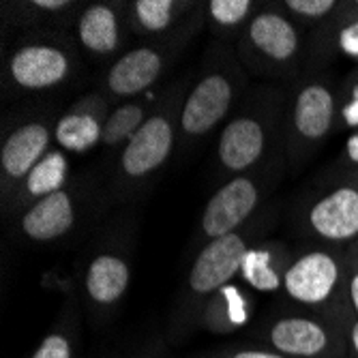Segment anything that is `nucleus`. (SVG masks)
<instances>
[{
	"instance_id": "obj_1",
	"label": "nucleus",
	"mask_w": 358,
	"mask_h": 358,
	"mask_svg": "<svg viewBox=\"0 0 358 358\" xmlns=\"http://www.w3.org/2000/svg\"><path fill=\"white\" fill-rule=\"evenodd\" d=\"M193 80L195 73L189 69L166 84L150 118L110 161L103 176V193L110 210L127 208L142 200L168 168L178 150L180 112Z\"/></svg>"
},
{
	"instance_id": "obj_2",
	"label": "nucleus",
	"mask_w": 358,
	"mask_h": 358,
	"mask_svg": "<svg viewBox=\"0 0 358 358\" xmlns=\"http://www.w3.org/2000/svg\"><path fill=\"white\" fill-rule=\"evenodd\" d=\"M279 215L281 204L273 200L241 230L215 238L198 249L170 311V343H185L200 331V317L206 303L221 287L238 279L245 253L253 243L271 236Z\"/></svg>"
},
{
	"instance_id": "obj_3",
	"label": "nucleus",
	"mask_w": 358,
	"mask_h": 358,
	"mask_svg": "<svg viewBox=\"0 0 358 358\" xmlns=\"http://www.w3.org/2000/svg\"><path fill=\"white\" fill-rule=\"evenodd\" d=\"M232 43L210 39L204 48L202 67L195 76L180 112L178 159L198 150L227 122L251 86Z\"/></svg>"
},
{
	"instance_id": "obj_4",
	"label": "nucleus",
	"mask_w": 358,
	"mask_h": 358,
	"mask_svg": "<svg viewBox=\"0 0 358 358\" xmlns=\"http://www.w3.org/2000/svg\"><path fill=\"white\" fill-rule=\"evenodd\" d=\"M287 84L253 82L221 127L215 142V170L221 180L255 170L281 148Z\"/></svg>"
},
{
	"instance_id": "obj_5",
	"label": "nucleus",
	"mask_w": 358,
	"mask_h": 358,
	"mask_svg": "<svg viewBox=\"0 0 358 358\" xmlns=\"http://www.w3.org/2000/svg\"><path fill=\"white\" fill-rule=\"evenodd\" d=\"M3 58L7 101L58 92L84 73V56L71 30L24 32L5 43Z\"/></svg>"
},
{
	"instance_id": "obj_6",
	"label": "nucleus",
	"mask_w": 358,
	"mask_h": 358,
	"mask_svg": "<svg viewBox=\"0 0 358 358\" xmlns=\"http://www.w3.org/2000/svg\"><path fill=\"white\" fill-rule=\"evenodd\" d=\"M251 82L294 84L309 62V32L292 20L281 3H262L234 43Z\"/></svg>"
},
{
	"instance_id": "obj_7",
	"label": "nucleus",
	"mask_w": 358,
	"mask_h": 358,
	"mask_svg": "<svg viewBox=\"0 0 358 358\" xmlns=\"http://www.w3.org/2000/svg\"><path fill=\"white\" fill-rule=\"evenodd\" d=\"M339 82L329 71H305L287 88L281 148L292 174H301L339 129Z\"/></svg>"
},
{
	"instance_id": "obj_8",
	"label": "nucleus",
	"mask_w": 358,
	"mask_h": 358,
	"mask_svg": "<svg viewBox=\"0 0 358 358\" xmlns=\"http://www.w3.org/2000/svg\"><path fill=\"white\" fill-rule=\"evenodd\" d=\"M136 221L131 210L110 219L88 245L82 275L80 299L94 324L108 322L122 305L134 277Z\"/></svg>"
},
{
	"instance_id": "obj_9",
	"label": "nucleus",
	"mask_w": 358,
	"mask_h": 358,
	"mask_svg": "<svg viewBox=\"0 0 358 358\" xmlns=\"http://www.w3.org/2000/svg\"><path fill=\"white\" fill-rule=\"evenodd\" d=\"M281 296L289 305L352 327L356 315L348 294L345 247L313 241L294 245L283 277Z\"/></svg>"
},
{
	"instance_id": "obj_10",
	"label": "nucleus",
	"mask_w": 358,
	"mask_h": 358,
	"mask_svg": "<svg viewBox=\"0 0 358 358\" xmlns=\"http://www.w3.org/2000/svg\"><path fill=\"white\" fill-rule=\"evenodd\" d=\"M206 28V9L200 3L185 26H180L172 35L155 41H138L129 48L118 60L101 73L99 90L116 106L136 96L155 92L168 73L178 64L187 48L195 37Z\"/></svg>"
},
{
	"instance_id": "obj_11",
	"label": "nucleus",
	"mask_w": 358,
	"mask_h": 358,
	"mask_svg": "<svg viewBox=\"0 0 358 358\" xmlns=\"http://www.w3.org/2000/svg\"><path fill=\"white\" fill-rule=\"evenodd\" d=\"M108 210L103 178L80 174L64 189L13 217L11 230L26 245L54 247L73 238L86 223Z\"/></svg>"
},
{
	"instance_id": "obj_12",
	"label": "nucleus",
	"mask_w": 358,
	"mask_h": 358,
	"mask_svg": "<svg viewBox=\"0 0 358 358\" xmlns=\"http://www.w3.org/2000/svg\"><path fill=\"white\" fill-rule=\"evenodd\" d=\"M287 172V159L283 150H279L259 168L221 180L198 221V238L202 245L232 234L255 219L257 213L271 202V195Z\"/></svg>"
},
{
	"instance_id": "obj_13",
	"label": "nucleus",
	"mask_w": 358,
	"mask_h": 358,
	"mask_svg": "<svg viewBox=\"0 0 358 358\" xmlns=\"http://www.w3.org/2000/svg\"><path fill=\"white\" fill-rule=\"evenodd\" d=\"M247 333L287 358H348L350 327L289 303L259 317Z\"/></svg>"
},
{
	"instance_id": "obj_14",
	"label": "nucleus",
	"mask_w": 358,
	"mask_h": 358,
	"mask_svg": "<svg viewBox=\"0 0 358 358\" xmlns=\"http://www.w3.org/2000/svg\"><path fill=\"white\" fill-rule=\"evenodd\" d=\"M296 227L305 241L348 247L358 241V174L339 176L305 193L296 208Z\"/></svg>"
},
{
	"instance_id": "obj_15",
	"label": "nucleus",
	"mask_w": 358,
	"mask_h": 358,
	"mask_svg": "<svg viewBox=\"0 0 358 358\" xmlns=\"http://www.w3.org/2000/svg\"><path fill=\"white\" fill-rule=\"evenodd\" d=\"M54 106L32 108L26 112L9 114L3 127L0 142V195L3 206L13 198L22 180L30 174L39 161L56 146Z\"/></svg>"
},
{
	"instance_id": "obj_16",
	"label": "nucleus",
	"mask_w": 358,
	"mask_h": 358,
	"mask_svg": "<svg viewBox=\"0 0 358 358\" xmlns=\"http://www.w3.org/2000/svg\"><path fill=\"white\" fill-rule=\"evenodd\" d=\"M71 35L92 67H101L103 71L114 60H118L134 39L127 20V0H94L86 3L78 15Z\"/></svg>"
},
{
	"instance_id": "obj_17",
	"label": "nucleus",
	"mask_w": 358,
	"mask_h": 358,
	"mask_svg": "<svg viewBox=\"0 0 358 358\" xmlns=\"http://www.w3.org/2000/svg\"><path fill=\"white\" fill-rule=\"evenodd\" d=\"M112 106L114 103L99 88L78 96L69 108L58 114L54 129L56 146L67 155H86L101 148L103 127Z\"/></svg>"
},
{
	"instance_id": "obj_18",
	"label": "nucleus",
	"mask_w": 358,
	"mask_h": 358,
	"mask_svg": "<svg viewBox=\"0 0 358 358\" xmlns=\"http://www.w3.org/2000/svg\"><path fill=\"white\" fill-rule=\"evenodd\" d=\"M335 58L358 60V5L345 0L337 15L309 35L307 71H329Z\"/></svg>"
},
{
	"instance_id": "obj_19",
	"label": "nucleus",
	"mask_w": 358,
	"mask_h": 358,
	"mask_svg": "<svg viewBox=\"0 0 358 358\" xmlns=\"http://www.w3.org/2000/svg\"><path fill=\"white\" fill-rule=\"evenodd\" d=\"M86 3L80 0H5L0 3L5 30L15 37L37 30H71Z\"/></svg>"
},
{
	"instance_id": "obj_20",
	"label": "nucleus",
	"mask_w": 358,
	"mask_h": 358,
	"mask_svg": "<svg viewBox=\"0 0 358 358\" xmlns=\"http://www.w3.org/2000/svg\"><path fill=\"white\" fill-rule=\"evenodd\" d=\"M200 0H127L129 30L136 41L164 39L198 11Z\"/></svg>"
},
{
	"instance_id": "obj_21",
	"label": "nucleus",
	"mask_w": 358,
	"mask_h": 358,
	"mask_svg": "<svg viewBox=\"0 0 358 358\" xmlns=\"http://www.w3.org/2000/svg\"><path fill=\"white\" fill-rule=\"evenodd\" d=\"M71 159L69 155L54 146L39 164L30 170V174L22 180L13 198L3 206L5 221H11L28 206L37 204L39 200L48 198V195L64 189L71 182Z\"/></svg>"
},
{
	"instance_id": "obj_22",
	"label": "nucleus",
	"mask_w": 358,
	"mask_h": 358,
	"mask_svg": "<svg viewBox=\"0 0 358 358\" xmlns=\"http://www.w3.org/2000/svg\"><path fill=\"white\" fill-rule=\"evenodd\" d=\"M292 253H294V245H287L285 241L273 236L253 243L243 257L238 281H243L255 294L281 292Z\"/></svg>"
},
{
	"instance_id": "obj_23",
	"label": "nucleus",
	"mask_w": 358,
	"mask_h": 358,
	"mask_svg": "<svg viewBox=\"0 0 358 358\" xmlns=\"http://www.w3.org/2000/svg\"><path fill=\"white\" fill-rule=\"evenodd\" d=\"M255 292L238 279L227 283L206 303L200 317V331L210 335L249 331L255 315Z\"/></svg>"
},
{
	"instance_id": "obj_24",
	"label": "nucleus",
	"mask_w": 358,
	"mask_h": 358,
	"mask_svg": "<svg viewBox=\"0 0 358 358\" xmlns=\"http://www.w3.org/2000/svg\"><path fill=\"white\" fill-rule=\"evenodd\" d=\"M161 90H164V86L155 92L112 106L106 127H103V140H101V150L106 152L110 161L127 146V142L131 140L144 127V122L150 118V114L155 112L161 99Z\"/></svg>"
},
{
	"instance_id": "obj_25",
	"label": "nucleus",
	"mask_w": 358,
	"mask_h": 358,
	"mask_svg": "<svg viewBox=\"0 0 358 358\" xmlns=\"http://www.w3.org/2000/svg\"><path fill=\"white\" fill-rule=\"evenodd\" d=\"M82 320H84V305L82 299L71 292L62 301L60 311L52 327L32 350L30 358H78V348L82 339Z\"/></svg>"
},
{
	"instance_id": "obj_26",
	"label": "nucleus",
	"mask_w": 358,
	"mask_h": 358,
	"mask_svg": "<svg viewBox=\"0 0 358 358\" xmlns=\"http://www.w3.org/2000/svg\"><path fill=\"white\" fill-rule=\"evenodd\" d=\"M259 7H262L259 0H204L210 39L234 45Z\"/></svg>"
},
{
	"instance_id": "obj_27",
	"label": "nucleus",
	"mask_w": 358,
	"mask_h": 358,
	"mask_svg": "<svg viewBox=\"0 0 358 358\" xmlns=\"http://www.w3.org/2000/svg\"><path fill=\"white\" fill-rule=\"evenodd\" d=\"M345 0H281L285 13L309 35L339 13Z\"/></svg>"
},
{
	"instance_id": "obj_28",
	"label": "nucleus",
	"mask_w": 358,
	"mask_h": 358,
	"mask_svg": "<svg viewBox=\"0 0 358 358\" xmlns=\"http://www.w3.org/2000/svg\"><path fill=\"white\" fill-rule=\"evenodd\" d=\"M339 129H358V67L339 82Z\"/></svg>"
},
{
	"instance_id": "obj_29",
	"label": "nucleus",
	"mask_w": 358,
	"mask_h": 358,
	"mask_svg": "<svg viewBox=\"0 0 358 358\" xmlns=\"http://www.w3.org/2000/svg\"><path fill=\"white\" fill-rule=\"evenodd\" d=\"M193 358H287L262 343H227L210 348Z\"/></svg>"
},
{
	"instance_id": "obj_30",
	"label": "nucleus",
	"mask_w": 358,
	"mask_h": 358,
	"mask_svg": "<svg viewBox=\"0 0 358 358\" xmlns=\"http://www.w3.org/2000/svg\"><path fill=\"white\" fill-rule=\"evenodd\" d=\"M345 264H348V294L352 311L358 320V241L345 247Z\"/></svg>"
},
{
	"instance_id": "obj_31",
	"label": "nucleus",
	"mask_w": 358,
	"mask_h": 358,
	"mask_svg": "<svg viewBox=\"0 0 358 358\" xmlns=\"http://www.w3.org/2000/svg\"><path fill=\"white\" fill-rule=\"evenodd\" d=\"M339 170L358 174V129L352 131L350 140L345 142V148H343V155L339 161Z\"/></svg>"
},
{
	"instance_id": "obj_32",
	"label": "nucleus",
	"mask_w": 358,
	"mask_h": 358,
	"mask_svg": "<svg viewBox=\"0 0 358 358\" xmlns=\"http://www.w3.org/2000/svg\"><path fill=\"white\" fill-rule=\"evenodd\" d=\"M348 358H358V320H354V324L350 327V335H348Z\"/></svg>"
},
{
	"instance_id": "obj_33",
	"label": "nucleus",
	"mask_w": 358,
	"mask_h": 358,
	"mask_svg": "<svg viewBox=\"0 0 358 358\" xmlns=\"http://www.w3.org/2000/svg\"><path fill=\"white\" fill-rule=\"evenodd\" d=\"M134 358H164V341H161V339L152 341L144 352H140Z\"/></svg>"
}]
</instances>
